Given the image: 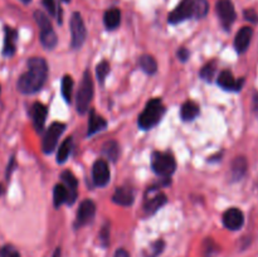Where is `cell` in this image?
I'll return each instance as SVG.
<instances>
[{
	"mask_svg": "<svg viewBox=\"0 0 258 257\" xmlns=\"http://www.w3.org/2000/svg\"><path fill=\"white\" fill-rule=\"evenodd\" d=\"M62 2H64V3H70L71 0H62Z\"/></svg>",
	"mask_w": 258,
	"mask_h": 257,
	"instance_id": "42",
	"label": "cell"
},
{
	"mask_svg": "<svg viewBox=\"0 0 258 257\" xmlns=\"http://www.w3.org/2000/svg\"><path fill=\"white\" fill-rule=\"evenodd\" d=\"M106 126H107V122H106L105 118L102 116L97 115L93 110H91L90 121H88V136L103 130Z\"/></svg>",
	"mask_w": 258,
	"mask_h": 257,
	"instance_id": "21",
	"label": "cell"
},
{
	"mask_svg": "<svg viewBox=\"0 0 258 257\" xmlns=\"http://www.w3.org/2000/svg\"><path fill=\"white\" fill-rule=\"evenodd\" d=\"M217 71V62L216 60H211L207 63L201 71V77L204 78L206 81H212L214 77V73Z\"/></svg>",
	"mask_w": 258,
	"mask_h": 257,
	"instance_id": "29",
	"label": "cell"
},
{
	"mask_svg": "<svg viewBox=\"0 0 258 257\" xmlns=\"http://www.w3.org/2000/svg\"><path fill=\"white\" fill-rule=\"evenodd\" d=\"M118 144L115 140L106 141L102 146V154L111 161H116L118 158Z\"/></svg>",
	"mask_w": 258,
	"mask_h": 257,
	"instance_id": "25",
	"label": "cell"
},
{
	"mask_svg": "<svg viewBox=\"0 0 258 257\" xmlns=\"http://www.w3.org/2000/svg\"><path fill=\"white\" fill-rule=\"evenodd\" d=\"M66 130V125L62 122H53L49 127L47 128L44 134V138L42 141V149L45 154H50L54 151L55 146H57L58 140H59L60 135L63 131Z\"/></svg>",
	"mask_w": 258,
	"mask_h": 257,
	"instance_id": "7",
	"label": "cell"
},
{
	"mask_svg": "<svg viewBox=\"0 0 258 257\" xmlns=\"http://www.w3.org/2000/svg\"><path fill=\"white\" fill-rule=\"evenodd\" d=\"M52 257H60V248H57L54 251V253H53Z\"/></svg>",
	"mask_w": 258,
	"mask_h": 257,
	"instance_id": "40",
	"label": "cell"
},
{
	"mask_svg": "<svg viewBox=\"0 0 258 257\" xmlns=\"http://www.w3.org/2000/svg\"><path fill=\"white\" fill-rule=\"evenodd\" d=\"M139 63H140L144 72L148 73V75H153V73H155L156 71H158V63H156L155 58H154L153 55H149V54L141 55Z\"/></svg>",
	"mask_w": 258,
	"mask_h": 257,
	"instance_id": "26",
	"label": "cell"
},
{
	"mask_svg": "<svg viewBox=\"0 0 258 257\" xmlns=\"http://www.w3.org/2000/svg\"><path fill=\"white\" fill-rule=\"evenodd\" d=\"M113 203L120 204V206L128 207L134 203V193L131 189L127 188H117L112 197Z\"/></svg>",
	"mask_w": 258,
	"mask_h": 257,
	"instance_id": "20",
	"label": "cell"
},
{
	"mask_svg": "<svg viewBox=\"0 0 258 257\" xmlns=\"http://www.w3.org/2000/svg\"><path fill=\"white\" fill-rule=\"evenodd\" d=\"M3 193H4V189H3V185H2V184H0V196H2Z\"/></svg>",
	"mask_w": 258,
	"mask_h": 257,
	"instance_id": "41",
	"label": "cell"
},
{
	"mask_svg": "<svg viewBox=\"0 0 258 257\" xmlns=\"http://www.w3.org/2000/svg\"><path fill=\"white\" fill-rule=\"evenodd\" d=\"M209 10L207 0H181L178 7L169 14V23L178 24L189 18H203Z\"/></svg>",
	"mask_w": 258,
	"mask_h": 257,
	"instance_id": "2",
	"label": "cell"
},
{
	"mask_svg": "<svg viewBox=\"0 0 258 257\" xmlns=\"http://www.w3.org/2000/svg\"><path fill=\"white\" fill-rule=\"evenodd\" d=\"M108 73H110V65H108L107 60H102V62L98 63L97 68H96V76H97V80L100 81V83H103Z\"/></svg>",
	"mask_w": 258,
	"mask_h": 257,
	"instance_id": "30",
	"label": "cell"
},
{
	"mask_svg": "<svg viewBox=\"0 0 258 257\" xmlns=\"http://www.w3.org/2000/svg\"><path fill=\"white\" fill-rule=\"evenodd\" d=\"M48 110L43 103L35 102L32 107V117H33V125H34V128L40 133V131L44 128L45 118H47Z\"/></svg>",
	"mask_w": 258,
	"mask_h": 257,
	"instance_id": "16",
	"label": "cell"
},
{
	"mask_svg": "<svg viewBox=\"0 0 258 257\" xmlns=\"http://www.w3.org/2000/svg\"><path fill=\"white\" fill-rule=\"evenodd\" d=\"M115 257H130V253H128L126 249L120 248V249H117V251H116Z\"/></svg>",
	"mask_w": 258,
	"mask_h": 257,
	"instance_id": "39",
	"label": "cell"
},
{
	"mask_svg": "<svg viewBox=\"0 0 258 257\" xmlns=\"http://www.w3.org/2000/svg\"><path fill=\"white\" fill-rule=\"evenodd\" d=\"M22 2H24V3H29L30 0H22Z\"/></svg>",
	"mask_w": 258,
	"mask_h": 257,
	"instance_id": "43",
	"label": "cell"
},
{
	"mask_svg": "<svg viewBox=\"0 0 258 257\" xmlns=\"http://www.w3.org/2000/svg\"><path fill=\"white\" fill-rule=\"evenodd\" d=\"M60 179L63 181V185L67 188L68 190V204H72L73 202L76 201L77 198V186H78V181L76 179V176L73 175L72 171L66 170L63 171L62 175H60Z\"/></svg>",
	"mask_w": 258,
	"mask_h": 257,
	"instance_id": "15",
	"label": "cell"
},
{
	"mask_svg": "<svg viewBox=\"0 0 258 257\" xmlns=\"http://www.w3.org/2000/svg\"><path fill=\"white\" fill-rule=\"evenodd\" d=\"M71 34H72V42H71L72 47L75 49L82 47L86 40L87 30H86V25L82 17L77 12L73 13L72 18H71Z\"/></svg>",
	"mask_w": 258,
	"mask_h": 257,
	"instance_id": "8",
	"label": "cell"
},
{
	"mask_svg": "<svg viewBox=\"0 0 258 257\" xmlns=\"http://www.w3.org/2000/svg\"><path fill=\"white\" fill-rule=\"evenodd\" d=\"M164 113H165V106H164L163 101L160 98L150 100L146 103L141 115L139 116V126L144 130H149L160 122Z\"/></svg>",
	"mask_w": 258,
	"mask_h": 257,
	"instance_id": "3",
	"label": "cell"
},
{
	"mask_svg": "<svg viewBox=\"0 0 258 257\" xmlns=\"http://www.w3.org/2000/svg\"><path fill=\"white\" fill-rule=\"evenodd\" d=\"M166 202H168V198H166L165 194L160 191V193H156L155 196L148 197L145 201L144 208H145V211L148 212V213H155V212L158 211V209H160L164 204H166Z\"/></svg>",
	"mask_w": 258,
	"mask_h": 257,
	"instance_id": "19",
	"label": "cell"
},
{
	"mask_svg": "<svg viewBox=\"0 0 258 257\" xmlns=\"http://www.w3.org/2000/svg\"><path fill=\"white\" fill-rule=\"evenodd\" d=\"M180 115L184 121L194 120L199 115V106L194 101H186L181 106Z\"/></svg>",
	"mask_w": 258,
	"mask_h": 257,
	"instance_id": "23",
	"label": "cell"
},
{
	"mask_svg": "<svg viewBox=\"0 0 258 257\" xmlns=\"http://www.w3.org/2000/svg\"><path fill=\"white\" fill-rule=\"evenodd\" d=\"M0 256L2 257H20V254L14 246H12V244H7V246H4L2 248Z\"/></svg>",
	"mask_w": 258,
	"mask_h": 257,
	"instance_id": "31",
	"label": "cell"
},
{
	"mask_svg": "<svg viewBox=\"0 0 258 257\" xmlns=\"http://www.w3.org/2000/svg\"><path fill=\"white\" fill-rule=\"evenodd\" d=\"M93 97V80L91 77L90 71H86L83 73L82 81L80 83L77 97H76V107L78 113H86L90 108V103Z\"/></svg>",
	"mask_w": 258,
	"mask_h": 257,
	"instance_id": "5",
	"label": "cell"
},
{
	"mask_svg": "<svg viewBox=\"0 0 258 257\" xmlns=\"http://www.w3.org/2000/svg\"><path fill=\"white\" fill-rule=\"evenodd\" d=\"M100 239L101 242H102L103 246H107L108 241H110V227H108L107 224H106V226L102 228V231H101Z\"/></svg>",
	"mask_w": 258,
	"mask_h": 257,
	"instance_id": "33",
	"label": "cell"
},
{
	"mask_svg": "<svg viewBox=\"0 0 258 257\" xmlns=\"http://www.w3.org/2000/svg\"><path fill=\"white\" fill-rule=\"evenodd\" d=\"M0 92H2V88H0Z\"/></svg>",
	"mask_w": 258,
	"mask_h": 257,
	"instance_id": "44",
	"label": "cell"
},
{
	"mask_svg": "<svg viewBox=\"0 0 258 257\" xmlns=\"http://www.w3.org/2000/svg\"><path fill=\"white\" fill-rule=\"evenodd\" d=\"M27 72L18 80V90L24 95L38 92L44 86L48 77V65L43 58L33 57L27 63Z\"/></svg>",
	"mask_w": 258,
	"mask_h": 257,
	"instance_id": "1",
	"label": "cell"
},
{
	"mask_svg": "<svg viewBox=\"0 0 258 257\" xmlns=\"http://www.w3.org/2000/svg\"><path fill=\"white\" fill-rule=\"evenodd\" d=\"M43 5L50 15H55L57 8H55V0H43Z\"/></svg>",
	"mask_w": 258,
	"mask_h": 257,
	"instance_id": "34",
	"label": "cell"
},
{
	"mask_svg": "<svg viewBox=\"0 0 258 257\" xmlns=\"http://www.w3.org/2000/svg\"><path fill=\"white\" fill-rule=\"evenodd\" d=\"M178 58L181 62H185L189 58V50L185 49V48H180V49L178 50Z\"/></svg>",
	"mask_w": 258,
	"mask_h": 257,
	"instance_id": "36",
	"label": "cell"
},
{
	"mask_svg": "<svg viewBox=\"0 0 258 257\" xmlns=\"http://www.w3.org/2000/svg\"><path fill=\"white\" fill-rule=\"evenodd\" d=\"M252 35H253V30L251 27H243L238 30L236 38H234V48L237 52L243 53L248 49Z\"/></svg>",
	"mask_w": 258,
	"mask_h": 257,
	"instance_id": "13",
	"label": "cell"
},
{
	"mask_svg": "<svg viewBox=\"0 0 258 257\" xmlns=\"http://www.w3.org/2000/svg\"><path fill=\"white\" fill-rule=\"evenodd\" d=\"M218 85L221 86L222 88L227 91H239L242 90V86H243L244 80L237 81L236 78L233 77L231 71H223L221 72V75L218 76Z\"/></svg>",
	"mask_w": 258,
	"mask_h": 257,
	"instance_id": "14",
	"label": "cell"
},
{
	"mask_svg": "<svg viewBox=\"0 0 258 257\" xmlns=\"http://www.w3.org/2000/svg\"><path fill=\"white\" fill-rule=\"evenodd\" d=\"M103 23H105V27L107 29L112 30L120 25L121 23V12L117 8H111L107 12L105 13V17H103Z\"/></svg>",
	"mask_w": 258,
	"mask_h": 257,
	"instance_id": "22",
	"label": "cell"
},
{
	"mask_svg": "<svg viewBox=\"0 0 258 257\" xmlns=\"http://www.w3.org/2000/svg\"><path fill=\"white\" fill-rule=\"evenodd\" d=\"M247 168H248L247 159L244 158V156H237V158L232 161V165H231L232 180L237 181L239 180V179L243 178V175L247 171Z\"/></svg>",
	"mask_w": 258,
	"mask_h": 257,
	"instance_id": "18",
	"label": "cell"
},
{
	"mask_svg": "<svg viewBox=\"0 0 258 257\" xmlns=\"http://www.w3.org/2000/svg\"><path fill=\"white\" fill-rule=\"evenodd\" d=\"M244 18H246V20H248V22L253 23V24L258 23V14L253 9L244 10Z\"/></svg>",
	"mask_w": 258,
	"mask_h": 257,
	"instance_id": "35",
	"label": "cell"
},
{
	"mask_svg": "<svg viewBox=\"0 0 258 257\" xmlns=\"http://www.w3.org/2000/svg\"><path fill=\"white\" fill-rule=\"evenodd\" d=\"M163 248H164V242L161 241V239H159V241H156L155 243L151 244V249H150V253H149L148 257H156L159 256V254L163 252Z\"/></svg>",
	"mask_w": 258,
	"mask_h": 257,
	"instance_id": "32",
	"label": "cell"
},
{
	"mask_svg": "<svg viewBox=\"0 0 258 257\" xmlns=\"http://www.w3.org/2000/svg\"><path fill=\"white\" fill-rule=\"evenodd\" d=\"M71 151H72V139L68 138L63 141L62 144L59 145V149H58V153H57V161L58 163H64L66 160L68 159L70 156Z\"/></svg>",
	"mask_w": 258,
	"mask_h": 257,
	"instance_id": "27",
	"label": "cell"
},
{
	"mask_svg": "<svg viewBox=\"0 0 258 257\" xmlns=\"http://www.w3.org/2000/svg\"><path fill=\"white\" fill-rule=\"evenodd\" d=\"M151 166L158 175L169 178L175 171L176 161L171 154L155 151L153 154V158H151Z\"/></svg>",
	"mask_w": 258,
	"mask_h": 257,
	"instance_id": "6",
	"label": "cell"
},
{
	"mask_svg": "<svg viewBox=\"0 0 258 257\" xmlns=\"http://www.w3.org/2000/svg\"><path fill=\"white\" fill-rule=\"evenodd\" d=\"M73 78L71 76L66 75L62 78V96L67 102H71L72 100V92H73Z\"/></svg>",
	"mask_w": 258,
	"mask_h": 257,
	"instance_id": "28",
	"label": "cell"
},
{
	"mask_svg": "<svg viewBox=\"0 0 258 257\" xmlns=\"http://www.w3.org/2000/svg\"><path fill=\"white\" fill-rule=\"evenodd\" d=\"M14 166H15V159H14V156H13V158L10 159L9 165H8V168H7V180H9L10 174H12V171L14 170Z\"/></svg>",
	"mask_w": 258,
	"mask_h": 257,
	"instance_id": "38",
	"label": "cell"
},
{
	"mask_svg": "<svg viewBox=\"0 0 258 257\" xmlns=\"http://www.w3.org/2000/svg\"><path fill=\"white\" fill-rule=\"evenodd\" d=\"M244 223V216L241 209L229 208L223 213V224L231 231H238Z\"/></svg>",
	"mask_w": 258,
	"mask_h": 257,
	"instance_id": "11",
	"label": "cell"
},
{
	"mask_svg": "<svg viewBox=\"0 0 258 257\" xmlns=\"http://www.w3.org/2000/svg\"><path fill=\"white\" fill-rule=\"evenodd\" d=\"M34 19L37 22L38 27H39V38L40 43L47 49H53L57 44V34H55L54 29L52 27L49 18L40 10L34 12Z\"/></svg>",
	"mask_w": 258,
	"mask_h": 257,
	"instance_id": "4",
	"label": "cell"
},
{
	"mask_svg": "<svg viewBox=\"0 0 258 257\" xmlns=\"http://www.w3.org/2000/svg\"><path fill=\"white\" fill-rule=\"evenodd\" d=\"M53 202L55 208H59L63 203L68 202V190L63 184H57L53 190Z\"/></svg>",
	"mask_w": 258,
	"mask_h": 257,
	"instance_id": "24",
	"label": "cell"
},
{
	"mask_svg": "<svg viewBox=\"0 0 258 257\" xmlns=\"http://www.w3.org/2000/svg\"><path fill=\"white\" fill-rule=\"evenodd\" d=\"M96 213V204L91 199H85L80 204V208L77 212V224L78 226H85L90 223L93 219Z\"/></svg>",
	"mask_w": 258,
	"mask_h": 257,
	"instance_id": "12",
	"label": "cell"
},
{
	"mask_svg": "<svg viewBox=\"0 0 258 257\" xmlns=\"http://www.w3.org/2000/svg\"><path fill=\"white\" fill-rule=\"evenodd\" d=\"M252 110H253V113L258 117V92L253 95V98H252Z\"/></svg>",
	"mask_w": 258,
	"mask_h": 257,
	"instance_id": "37",
	"label": "cell"
},
{
	"mask_svg": "<svg viewBox=\"0 0 258 257\" xmlns=\"http://www.w3.org/2000/svg\"><path fill=\"white\" fill-rule=\"evenodd\" d=\"M18 39V32L10 27H5V38H4V48H3V55L5 57H12L15 53V43Z\"/></svg>",
	"mask_w": 258,
	"mask_h": 257,
	"instance_id": "17",
	"label": "cell"
},
{
	"mask_svg": "<svg viewBox=\"0 0 258 257\" xmlns=\"http://www.w3.org/2000/svg\"><path fill=\"white\" fill-rule=\"evenodd\" d=\"M216 10L219 19H221L222 25H223L226 29L231 28L237 17L233 3H232L231 0H218L216 4Z\"/></svg>",
	"mask_w": 258,
	"mask_h": 257,
	"instance_id": "9",
	"label": "cell"
},
{
	"mask_svg": "<svg viewBox=\"0 0 258 257\" xmlns=\"http://www.w3.org/2000/svg\"><path fill=\"white\" fill-rule=\"evenodd\" d=\"M92 178L93 183L97 186L107 185L111 178V173L110 169H108L107 161L103 160V159H98V160L93 164Z\"/></svg>",
	"mask_w": 258,
	"mask_h": 257,
	"instance_id": "10",
	"label": "cell"
}]
</instances>
